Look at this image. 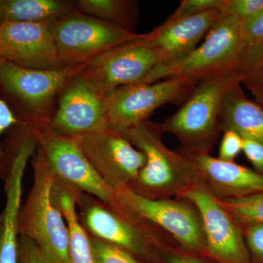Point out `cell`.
<instances>
[{"label": "cell", "mask_w": 263, "mask_h": 263, "mask_svg": "<svg viewBox=\"0 0 263 263\" xmlns=\"http://www.w3.org/2000/svg\"><path fill=\"white\" fill-rule=\"evenodd\" d=\"M37 141L32 129L15 128L7 133L4 178L6 201L0 213V263H18L19 214L22 209L24 171L35 153Z\"/></svg>", "instance_id": "obj_9"}, {"label": "cell", "mask_w": 263, "mask_h": 263, "mask_svg": "<svg viewBox=\"0 0 263 263\" xmlns=\"http://www.w3.org/2000/svg\"><path fill=\"white\" fill-rule=\"evenodd\" d=\"M243 81L237 72L197 83L181 108L160 124L162 133L174 135L184 152H209L220 133V114L227 94Z\"/></svg>", "instance_id": "obj_5"}, {"label": "cell", "mask_w": 263, "mask_h": 263, "mask_svg": "<svg viewBox=\"0 0 263 263\" xmlns=\"http://www.w3.org/2000/svg\"><path fill=\"white\" fill-rule=\"evenodd\" d=\"M246 239L252 253L263 259V224H250L246 232Z\"/></svg>", "instance_id": "obj_31"}, {"label": "cell", "mask_w": 263, "mask_h": 263, "mask_svg": "<svg viewBox=\"0 0 263 263\" xmlns=\"http://www.w3.org/2000/svg\"><path fill=\"white\" fill-rule=\"evenodd\" d=\"M197 84L178 76L152 84L122 86L107 94L109 130L124 136L133 128L149 120L162 105L187 98Z\"/></svg>", "instance_id": "obj_8"}, {"label": "cell", "mask_w": 263, "mask_h": 263, "mask_svg": "<svg viewBox=\"0 0 263 263\" xmlns=\"http://www.w3.org/2000/svg\"><path fill=\"white\" fill-rule=\"evenodd\" d=\"M245 53V22L233 15H224L214 24L200 46L180 60L157 65L141 84L178 76L199 83L227 72L241 75Z\"/></svg>", "instance_id": "obj_3"}, {"label": "cell", "mask_w": 263, "mask_h": 263, "mask_svg": "<svg viewBox=\"0 0 263 263\" xmlns=\"http://www.w3.org/2000/svg\"><path fill=\"white\" fill-rule=\"evenodd\" d=\"M84 67L81 65L34 70L0 57V96L22 125L43 129L54 115L64 90Z\"/></svg>", "instance_id": "obj_1"}, {"label": "cell", "mask_w": 263, "mask_h": 263, "mask_svg": "<svg viewBox=\"0 0 263 263\" xmlns=\"http://www.w3.org/2000/svg\"><path fill=\"white\" fill-rule=\"evenodd\" d=\"M34 134L57 179L108 205L120 204L115 190L99 176L76 138L54 134L46 129H34Z\"/></svg>", "instance_id": "obj_11"}, {"label": "cell", "mask_w": 263, "mask_h": 263, "mask_svg": "<svg viewBox=\"0 0 263 263\" xmlns=\"http://www.w3.org/2000/svg\"><path fill=\"white\" fill-rule=\"evenodd\" d=\"M222 16L221 9H216L172 22L165 21L146 33L143 40L157 53L160 65L171 63L196 48L197 43Z\"/></svg>", "instance_id": "obj_17"}, {"label": "cell", "mask_w": 263, "mask_h": 263, "mask_svg": "<svg viewBox=\"0 0 263 263\" xmlns=\"http://www.w3.org/2000/svg\"><path fill=\"white\" fill-rule=\"evenodd\" d=\"M3 24V22H2L1 18H0V25Z\"/></svg>", "instance_id": "obj_35"}, {"label": "cell", "mask_w": 263, "mask_h": 263, "mask_svg": "<svg viewBox=\"0 0 263 263\" xmlns=\"http://www.w3.org/2000/svg\"><path fill=\"white\" fill-rule=\"evenodd\" d=\"M0 57L34 70H53L67 67L59 55L50 24H2Z\"/></svg>", "instance_id": "obj_16"}, {"label": "cell", "mask_w": 263, "mask_h": 263, "mask_svg": "<svg viewBox=\"0 0 263 263\" xmlns=\"http://www.w3.org/2000/svg\"><path fill=\"white\" fill-rule=\"evenodd\" d=\"M99 176L114 190L130 188L146 163V156L122 135L108 130L76 138Z\"/></svg>", "instance_id": "obj_15"}, {"label": "cell", "mask_w": 263, "mask_h": 263, "mask_svg": "<svg viewBox=\"0 0 263 263\" xmlns=\"http://www.w3.org/2000/svg\"><path fill=\"white\" fill-rule=\"evenodd\" d=\"M221 131L233 130L263 145V109L246 98L240 84L227 94L220 114Z\"/></svg>", "instance_id": "obj_19"}, {"label": "cell", "mask_w": 263, "mask_h": 263, "mask_svg": "<svg viewBox=\"0 0 263 263\" xmlns=\"http://www.w3.org/2000/svg\"><path fill=\"white\" fill-rule=\"evenodd\" d=\"M32 164L34 180L19 214V235L34 241L52 263H70L68 229L53 192L56 176L38 146Z\"/></svg>", "instance_id": "obj_2"}, {"label": "cell", "mask_w": 263, "mask_h": 263, "mask_svg": "<svg viewBox=\"0 0 263 263\" xmlns=\"http://www.w3.org/2000/svg\"><path fill=\"white\" fill-rule=\"evenodd\" d=\"M243 149V138L233 130L224 131L219 146L218 158L227 162H234L235 157Z\"/></svg>", "instance_id": "obj_28"}, {"label": "cell", "mask_w": 263, "mask_h": 263, "mask_svg": "<svg viewBox=\"0 0 263 263\" xmlns=\"http://www.w3.org/2000/svg\"><path fill=\"white\" fill-rule=\"evenodd\" d=\"M112 48L85 65L81 75L103 94L127 86L141 84L160 65L157 53L144 37Z\"/></svg>", "instance_id": "obj_13"}, {"label": "cell", "mask_w": 263, "mask_h": 263, "mask_svg": "<svg viewBox=\"0 0 263 263\" xmlns=\"http://www.w3.org/2000/svg\"><path fill=\"white\" fill-rule=\"evenodd\" d=\"M53 192L68 229L70 263H96L89 233L81 224L78 214L77 202L82 193L57 177H55Z\"/></svg>", "instance_id": "obj_20"}, {"label": "cell", "mask_w": 263, "mask_h": 263, "mask_svg": "<svg viewBox=\"0 0 263 263\" xmlns=\"http://www.w3.org/2000/svg\"><path fill=\"white\" fill-rule=\"evenodd\" d=\"M263 10V0H224L221 8L224 15H233L247 22Z\"/></svg>", "instance_id": "obj_25"}, {"label": "cell", "mask_w": 263, "mask_h": 263, "mask_svg": "<svg viewBox=\"0 0 263 263\" xmlns=\"http://www.w3.org/2000/svg\"><path fill=\"white\" fill-rule=\"evenodd\" d=\"M243 151L257 173L263 176V145L247 138H243Z\"/></svg>", "instance_id": "obj_30"}, {"label": "cell", "mask_w": 263, "mask_h": 263, "mask_svg": "<svg viewBox=\"0 0 263 263\" xmlns=\"http://www.w3.org/2000/svg\"><path fill=\"white\" fill-rule=\"evenodd\" d=\"M81 73L64 90L54 115L43 129L72 138L109 130L107 95L95 89Z\"/></svg>", "instance_id": "obj_12"}, {"label": "cell", "mask_w": 263, "mask_h": 263, "mask_svg": "<svg viewBox=\"0 0 263 263\" xmlns=\"http://www.w3.org/2000/svg\"><path fill=\"white\" fill-rule=\"evenodd\" d=\"M18 124H22L19 122L9 105L0 96V179L3 180L4 179L6 171V156L1 138L5 133Z\"/></svg>", "instance_id": "obj_27"}, {"label": "cell", "mask_w": 263, "mask_h": 263, "mask_svg": "<svg viewBox=\"0 0 263 263\" xmlns=\"http://www.w3.org/2000/svg\"><path fill=\"white\" fill-rule=\"evenodd\" d=\"M224 3V0H183L180 3L177 9L166 21L172 22L209 10L221 9Z\"/></svg>", "instance_id": "obj_26"}, {"label": "cell", "mask_w": 263, "mask_h": 263, "mask_svg": "<svg viewBox=\"0 0 263 263\" xmlns=\"http://www.w3.org/2000/svg\"><path fill=\"white\" fill-rule=\"evenodd\" d=\"M217 198L233 219L250 224H263V193L248 196Z\"/></svg>", "instance_id": "obj_23"}, {"label": "cell", "mask_w": 263, "mask_h": 263, "mask_svg": "<svg viewBox=\"0 0 263 263\" xmlns=\"http://www.w3.org/2000/svg\"><path fill=\"white\" fill-rule=\"evenodd\" d=\"M81 224L89 235L129 252L142 262L155 257L160 246L157 230L123 206H113L81 193L77 202Z\"/></svg>", "instance_id": "obj_6"}, {"label": "cell", "mask_w": 263, "mask_h": 263, "mask_svg": "<svg viewBox=\"0 0 263 263\" xmlns=\"http://www.w3.org/2000/svg\"><path fill=\"white\" fill-rule=\"evenodd\" d=\"M114 190L123 206L156 230L166 232L186 250L200 252L206 249L200 214L190 202L148 198L127 186Z\"/></svg>", "instance_id": "obj_10"}, {"label": "cell", "mask_w": 263, "mask_h": 263, "mask_svg": "<svg viewBox=\"0 0 263 263\" xmlns=\"http://www.w3.org/2000/svg\"><path fill=\"white\" fill-rule=\"evenodd\" d=\"M257 98L263 96V50L262 58L254 73L248 79Z\"/></svg>", "instance_id": "obj_32"}, {"label": "cell", "mask_w": 263, "mask_h": 263, "mask_svg": "<svg viewBox=\"0 0 263 263\" xmlns=\"http://www.w3.org/2000/svg\"><path fill=\"white\" fill-rule=\"evenodd\" d=\"M50 29L65 66L86 65L99 55L145 34L129 32L76 10L50 24Z\"/></svg>", "instance_id": "obj_7"}, {"label": "cell", "mask_w": 263, "mask_h": 263, "mask_svg": "<svg viewBox=\"0 0 263 263\" xmlns=\"http://www.w3.org/2000/svg\"><path fill=\"white\" fill-rule=\"evenodd\" d=\"M200 181L215 196L231 198L263 193V176L235 162L215 158L209 152H184Z\"/></svg>", "instance_id": "obj_18"}, {"label": "cell", "mask_w": 263, "mask_h": 263, "mask_svg": "<svg viewBox=\"0 0 263 263\" xmlns=\"http://www.w3.org/2000/svg\"><path fill=\"white\" fill-rule=\"evenodd\" d=\"M89 235L96 263H144L129 252Z\"/></svg>", "instance_id": "obj_24"}, {"label": "cell", "mask_w": 263, "mask_h": 263, "mask_svg": "<svg viewBox=\"0 0 263 263\" xmlns=\"http://www.w3.org/2000/svg\"><path fill=\"white\" fill-rule=\"evenodd\" d=\"M18 263H52L32 240L19 237Z\"/></svg>", "instance_id": "obj_29"}, {"label": "cell", "mask_w": 263, "mask_h": 263, "mask_svg": "<svg viewBox=\"0 0 263 263\" xmlns=\"http://www.w3.org/2000/svg\"><path fill=\"white\" fill-rule=\"evenodd\" d=\"M75 10L71 0H0L3 23L51 24Z\"/></svg>", "instance_id": "obj_21"}, {"label": "cell", "mask_w": 263, "mask_h": 263, "mask_svg": "<svg viewBox=\"0 0 263 263\" xmlns=\"http://www.w3.org/2000/svg\"><path fill=\"white\" fill-rule=\"evenodd\" d=\"M177 197L192 204L200 214L209 253L223 263L247 260L245 240L234 219L201 181Z\"/></svg>", "instance_id": "obj_14"}, {"label": "cell", "mask_w": 263, "mask_h": 263, "mask_svg": "<svg viewBox=\"0 0 263 263\" xmlns=\"http://www.w3.org/2000/svg\"><path fill=\"white\" fill-rule=\"evenodd\" d=\"M76 10L131 32L140 12L139 3L133 0H78Z\"/></svg>", "instance_id": "obj_22"}, {"label": "cell", "mask_w": 263, "mask_h": 263, "mask_svg": "<svg viewBox=\"0 0 263 263\" xmlns=\"http://www.w3.org/2000/svg\"><path fill=\"white\" fill-rule=\"evenodd\" d=\"M259 100H260L261 102L263 103V96L260 97V98H259Z\"/></svg>", "instance_id": "obj_34"}, {"label": "cell", "mask_w": 263, "mask_h": 263, "mask_svg": "<svg viewBox=\"0 0 263 263\" xmlns=\"http://www.w3.org/2000/svg\"><path fill=\"white\" fill-rule=\"evenodd\" d=\"M167 263H201L196 259L183 255H173L169 257Z\"/></svg>", "instance_id": "obj_33"}, {"label": "cell", "mask_w": 263, "mask_h": 263, "mask_svg": "<svg viewBox=\"0 0 263 263\" xmlns=\"http://www.w3.org/2000/svg\"><path fill=\"white\" fill-rule=\"evenodd\" d=\"M162 134L160 124L148 120L124 136L146 156V163L130 189L148 198L178 196L200 181L195 164L183 154L170 149Z\"/></svg>", "instance_id": "obj_4"}]
</instances>
